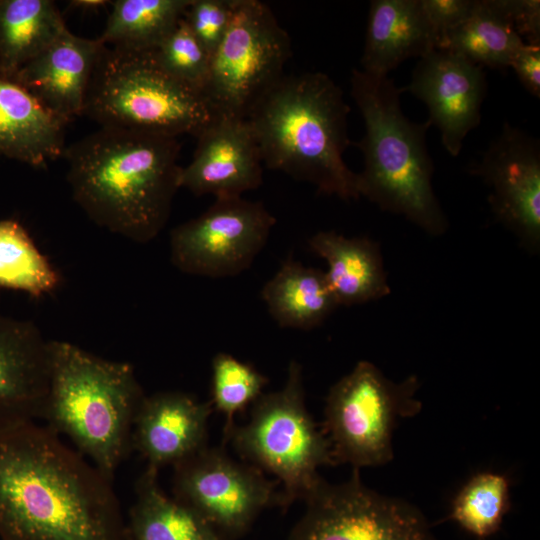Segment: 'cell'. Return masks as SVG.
Instances as JSON below:
<instances>
[{
	"instance_id": "obj_1",
	"label": "cell",
	"mask_w": 540,
	"mask_h": 540,
	"mask_svg": "<svg viewBox=\"0 0 540 540\" xmlns=\"http://www.w3.org/2000/svg\"><path fill=\"white\" fill-rule=\"evenodd\" d=\"M0 540H125L112 481L44 424L0 433Z\"/></svg>"
},
{
	"instance_id": "obj_2",
	"label": "cell",
	"mask_w": 540,
	"mask_h": 540,
	"mask_svg": "<svg viewBox=\"0 0 540 540\" xmlns=\"http://www.w3.org/2000/svg\"><path fill=\"white\" fill-rule=\"evenodd\" d=\"M178 138L100 127L66 147L72 197L91 221L136 243L156 238L178 189Z\"/></svg>"
},
{
	"instance_id": "obj_3",
	"label": "cell",
	"mask_w": 540,
	"mask_h": 540,
	"mask_svg": "<svg viewBox=\"0 0 540 540\" xmlns=\"http://www.w3.org/2000/svg\"><path fill=\"white\" fill-rule=\"evenodd\" d=\"M350 107L340 87L322 72L284 75L251 107L246 119L263 165L313 184L320 193L357 200V173L343 154Z\"/></svg>"
},
{
	"instance_id": "obj_4",
	"label": "cell",
	"mask_w": 540,
	"mask_h": 540,
	"mask_svg": "<svg viewBox=\"0 0 540 540\" xmlns=\"http://www.w3.org/2000/svg\"><path fill=\"white\" fill-rule=\"evenodd\" d=\"M350 83L365 124L363 138L352 143L364 158V168L357 173L360 197L430 235H442L448 220L432 186L433 163L426 145L430 123L405 116L400 104L403 89L388 76L353 69Z\"/></svg>"
},
{
	"instance_id": "obj_5",
	"label": "cell",
	"mask_w": 540,
	"mask_h": 540,
	"mask_svg": "<svg viewBox=\"0 0 540 540\" xmlns=\"http://www.w3.org/2000/svg\"><path fill=\"white\" fill-rule=\"evenodd\" d=\"M145 394L134 367L65 341L50 340V377L41 420L65 436L107 479L130 450Z\"/></svg>"
},
{
	"instance_id": "obj_6",
	"label": "cell",
	"mask_w": 540,
	"mask_h": 540,
	"mask_svg": "<svg viewBox=\"0 0 540 540\" xmlns=\"http://www.w3.org/2000/svg\"><path fill=\"white\" fill-rule=\"evenodd\" d=\"M82 116L100 127L178 138L197 137L215 115L201 93L159 66L152 51L103 44Z\"/></svg>"
},
{
	"instance_id": "obj_7",
	"label": "cell",
	"mask_w": 540,
	"mask_h": 540,
	"mask_svg": "<svg viewBox=\"0 0 540 540\" xmlns=\"http://www.w3.org/2000/svg\"><path fill=\"white\" fill-rule=\"evenodd\" d=\"M230 442L243 461L278 479L282 509L305 500L320 482L318 470L333 465L330 447L305 404L302 366L292 360L284 386L262 394L243 425H234Z\"/></svg>"
},
{
	"instance_id": "obj_8",
	"label": "cell",
	"mask_w": 540,
	"mask_h": 540,
	"mask_svg": "<svg viewBox=\"0 0 540 540\" xmlns=\"http://www.w3.org/2000/svg\"><path fill=\"white\" fill-rule=\"evenodd\" d=\"M418 387L416 376L395 382L366 360L340 378L326 397L321 427L333 465L360 470L389 463L396 425L422 408Z\"/></svg>"
},
{
	"instance_id": "obj_9",
	"label": "cell",
	"mask_w": 540,
	"mask_h": 540,
	"mask_svg": "<svg viewBox=\"0 0 540 540\" xmlns=\"http://www.w3.org/2000/svg\"><path fill=\"white\" fill-rule=\"evenodd\" d=\"M291 41L272 10L258 0H235L229 27L210 57L203 96L214 115L245 118L284 74Z\"/></svg>"
},
{
	"instance_id": "obj_10",
	"label": "cell",
	"mask_w": 540,
	"mask_h": 540,
	"mask_svg": "<svg viewBox=\"0 0 540 540\" xmlns=\"http://www.w3.org/2000/svg\"><path fill=\"white\" fill-rule=\"evenodd\" d=\"M287 540H437L415 505L367 487L360 470L331 484L321 479Z\"/></svg>"
},
{
	"instance_id": "obj_11",
	"label": "cell",
	"mask_w": 540,
	"mask_h": 540,
	"mask_svg": "<svg viewBox=\"0 0 540 540\" xmlns=\"http://www.w3.org/2000/svg\"><path fill=\"white\" fill-rule=\"evenodd\" d=\"M173 468L174 498L226 540L243 535L264 509L282 508L276 483L222 447L207 446Z\"/></svg>"
},
{
	"instance_id": "obj_12",
	"label": "cell",
	"mask_w": 540,
	"mask_h": 540,
	"mask_svg": "<svg viewBox=\"0 0 540 540\" xmlns=\"http://www.w3.org/2000/svg\"><path fill=\"white\" fill-rule=\"evenodd\" d=\"M276 218L262 202L215 199L196 218L170 233V257L180 271L226 278L247 270L266 245Z\"/></svg>"
},
{
	"instance_id": "obj_13",
	"label": "cell",
	"mask_w": 540,
	"mask_h": 540,
	"mask_svg": "<svg viewBox=\"0 0 540 540\" xmlns=\"http://www.w3.org/2000/svg\"><path fill=\"white\" fill-rule=\"evenodd\" d=\"M490 188L495 219L530 252L540 248V145L520 128L503 124L501 133L470 170Z\"/></svg>"
},
{
	"instance_id": "obj_14",
	"label": "cell",
	"mask_w": 540,
	"mask_h": 540,
	"mask_svg": "<svg viewBox=\"0 0 540 540\" xmlns=\"http://www.w3.org/2000/svg\"><path fill=\"white\" fill-rule=\"evenodd\" d=\"M402 89L426 104L427 121L439 129L447 152L458 156L465 137L481 121L486 93L483 67L458 53L434 49L420 58Z\"/></svg>"
},
{
	"instance_id": "obj_15",
	"label": "cell",
	"mask_w": 540,
	"mask_h": 540,
	"mask_svg": "<svg viewBox=\"0 0 540 540\" xmlns=\"http://www.w3.org/2000/svg\"><path fill=\"white\" fill-rule=\"evenodd\" d=\"M196 138L192 160L181 167L180 188L219 199L242 197L261 186L264 165L246 118L215 115Z\"/></svg>"
},
{
	"instance_id": "obj_16",
	"label": "cell",
	"mask_w": 540,
	"mask_h": 540,
	"mask_svg": "<svg viewBox=\"0 0 540 540\" xmlns=\"http://www.w3.org/2000/svg\"><path fill=\"white\" fill-rule=\"evenodd\" d=\"M49 377L50 340L0 313V433L42 418Z\"/></svg>"
},
{
	"instance_id": "obj_17",
	"label": "cell",
	"mask_w": 540,
	"mask_h": 540,
	"mask_svg": "<svg viewBox=\"0 0 540 540\" xmlns=\"http://www.w3.org/2000/svg\"><path fill=\"white\" fill-rule=\"evenodd\" d=\"M211 401L180 391L144 396L135 415L131 446L149 468L159 471L191 458L207 447Z\"/></svg>"
},
{
	"instance_id": "obj_18",
	"label": "cell",
	"mask_w": 540,
	"mask_h": 540,
	"mask_svg": "<svg viewBox=\"0 0 540 540\" xmlns=\"http://www.w3.org/2000/svg\"><path fill=\"white\" fill-rule=\"evenodd\" d=\"M102 43L73 34L68 28L11 79L49 112L68 124L82 116Z\"/></svg>"
},
{
	"instance_id": "obj_19",
	"label": "cell",
	"mask_w": 540,
	"mask_h": 540,
	"mask_svg": "<svg viewBox=\"0 0 540 540\" xmlns=\"http://www.w3.org/2000/svg\"><path fill=\"white\" fill-rule=\"evenodd\" d=\"M436 49V37L421 0H372L361 66L363 72L388 76L408 58Z\"/></svg>"
},
{
	"instance_id": "obj_20",
	"label": "cell",
	"mask_w": 540,
	"mask_h": 540,
	"mask_svg": "<svg viewBox=\"0 0 540 540\" xmlns=\"http://www.w3.org/2000/svg\"><path fill=\"white\" fill-rule=\"evenodd\" d=\"M66 125L21 85L0 76V156L45 168L64 155Z\"/></svg>"
},
{
	"instance_id": "obj_21",
	"label": "cell",
	"mask_w": 540,
	"mask_h": 540,
	"mask_svg": "<svg viewBox=\"0 0 540 540\" xmlns=\"http://www.w3.org/2000/svg\"><path fill=\"white\" fill-rule=\"evenodd\" d=\"M308 246L326 261L325 275L339 306L364 304L390 294L380 247L371 239L319 231L309 238Z\"/></svg>"
},
{
	"instance_id": "obj_22",
	"label": "cell",
	"mask_w": 540,
	"mask_h": 540,
	"mask_svg": "<svg viewBox=\"0 0 540 540\" xmlns=\"http://www.w3.org/2000/svg\"><path fill=\"white\" fill-rule=\"evenodd\" d=\"M269 314L284 328L311 330L339 306L325 272L287 259L261 290Z\"/></svg>"
},
{
	"instance_id": "obj_23",
	"label": "cell",
	"mask_w": 540,
	"mask_h": 540,
	"mask_svg": "<svg viewBox=\"0 0 540 540\" xmlns=\"http://www.w3.org/2000/svg\"><path fill=\"white\" fill-rule=\"evenodd\" d=\"M159 471L146 467L135 483V500L125 521L129 540H226L187 505L169 497Z\"/></svg>"
},
{
	"instance_id": "obj_24",
	"label": "cell",
	"mask_w": 540,
	"mask_h": 540,
	"mask_svg": "<svg viewBox=\"0 0 540 540\" xmlns=\"http://www.w3.org/2000/svg\"><path fill=\"white\" fill-rule=\"evenodd\" d=\"M67 26L51 0H0V76L12 79Z\"/></svg>"
},
{
	"instance_id": "obj_25",
	"label": "cell",
	"mask_w": 540,
	"mask_h": 540,
	"mask_svg": "<svg viewBox=\"0 0 540 540\" xmlns=\"http://www.w3.org/2000/svg\"><path fill=\"white\" fill-rule=\"evenodd\" d=\"M523 43L505 0H473L467 17L438 49L458 53L483 68L506 69Z\"/></svg>"
},
{
	"instance_id": "obj_26",
	"label": "cell",
	"mask_w": 540,
	"mask_h": 540,
	"mask_svg": "<svg viewBox=\"0 0 540 540\" xmlns=\"http://www.w3.org/2000/svg\"><path fill=\"white\" fill-rule=\"evenodd\" d=\"M190 0H116L98 40L108 46L152 51L173 30Z\"/></svg>"
},
{
	"instance_id": "obj_27",
	"label": "cell",
	"mask_w": 540,
	"mask_h": 540,
	"mask_svg": "<svg viewBox=\"0 0 540 540\" xmlns=\"http://www.w3.org/2000/svg\"><path fill=\"white\" fill-rule=\"evenodd\" d=\"M60 283L58 271L27 230L15 220H0V287L38 298L54 292Z\"/></svg>"
},
{
	"instance_id": "obj_28",
	"label": "cell",
	"mask_w": 540,
	"mask_h": 540,
	"mask_svg": "<svg viewBox=\"0 0 540 540\" xmlns=\"http://www.w3.org/2000/svg\"><path fill=\"white\" fill-rule=\"evenodd\" d=\"M510 507L508 477L496 471H481L457 492L449 518L477 540H486L500 530Z\"/></svg>"
},
{
	"instance_id": "obj_29",
	"label": "cell",
	"mask_w": 540,
	"mask_h": 540,
	"mask_svg": "<svg viewBox=\"0 0 540 540\" xmlns=\"http://www.w3.org/2000/svg\"><path fill=\"white\" fill-rule=\"evenodd\" d=\"M211 404L225 416L224 438L235 425V416L262 394L268 378L252 365L231 354L217 353L212 359Z\"/></svg>"
},
{
	"instance_id": "obj_30",
	"label": "cell",
	"mask_w": 540,
	"mask_h": 540,
	"mask_svg": "<svg viewBox=\"0 0 540 540\" xmlns=\"http://www.w3.org/2000/svg\"><path fill=\"white\" fill-rule=\"evenodd\" d=\"M152 54L166 73L203 95L211 56L195 38L183 17L152 50Z\"/></svg>"
},
{
	"instance_id": "obj_31",
	"label": "cell",
	"mask_w": 540,
	"mask_h": 540,
	"mask_svg": "<svg viewBox=\"0 0 540 540\" xmlns=\"http://www.w3.org/2000/svg\"><path fill=\"white\" fill-rule=\"evenodd\" d=\"M234 1L190 0L184 12V21L210 56L229 27Z\"/></svg>"
},
{
	"instance_id": "obj_32",
	"label": "cell",
	"mask_w": 540,
	"mask_h": 540,
	"mask_svg": "<svg viewBox=\"0 0 540 540\" xmlns=\"http://www.w3.org/2000/svg\"><path fill=\"white\" fill-rule=\"evenodd\" d=\"M472 4L473 0H421L423 11L436 37V49L464 21Z\"/></svg>"
},
{
	"instance_id": "obj_33",
	"label": "cell",
	"mask_w": 540,
	"mask_h": 540,
	"mask_svg": "<svg viewBox=\"0 0 540 540\" xmlns=\"http://www.w3.org/2000/svg\"><path fill=\"white\" fill-rule=\"evenodd\" d=\"M514 28L526 43L540 44V1L505 0Z\"/></svg>"
},
{
	"instance_id": "obj_34",
	"label": "cell",
	"mask_w": 540,
	"mask_h": 540,
	"mask_svg": "<svg viewBox=\"0 0 540 540\" xmlns=\"http://www.w3.org/2000/svg\"><path fill=\"white\" fill-rule=\"evenodd\" d=\"M523 87L533 96H540V44L526 43L516 51L510 60Z\"/></svg>"
},
{
	"instance_id": "obj_35",
	"label": "cell",
	"mask_w": 540,
	"mask_h": 540,
	"mask_svg": "<svg viewBox=\"0 0 540 540\" xmlns=\"http://www.w3.org/2000/svg\"><path fill=\"white\" fill-rule=\"evenodd\" d=\"M111 1L106 0H73L69 2V6L73 9H78L82 12L98 11L99 9L110 4Z\"/></svg>"
},
{
	"instance_id": "obj_36",
	"label": "cell",
	"mask_w": 540,
	"mask_h": 540,
	"mask_svg": "<svg viewBox=\"0 0 540 540\" xmlns=\"http://www.w3.org/2000/svg\"><path fill=\"white\" fill-rule=\"evenodd\" d=\"M125 540H129V539L125 537Z\"/></svg>"
}]
</instances>
